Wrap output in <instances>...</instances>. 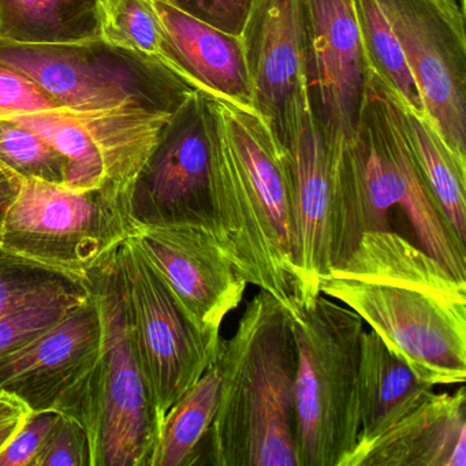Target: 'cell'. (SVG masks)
<instances>
[{"instance_id":"obj_25","label":"cell","mask_w":466,"mask_h":466,"mask_svg":"<svg viewBox=\"0 0 466 466\" xmlns=\"http://www.w3.org/2000/svg\"><path fill=\"white\" fill-rule=\"evenodd\" d=\"M97 18L106 45L154 59L187 81L149 0H97Z\"/></svg>"},{"instance_id":"obj_23","label":"cell","mask_w":466,"mask_h":466,"mask_svg":"<svg viewBox=\"0 0 466 466\" xmlns=\"http://www.w3.org/2000/svg\"><path fill=\"white\" fill-rule=\"evenodd\" d=\"M219 391L220 370L214 361L166 414L151 466L198 463V449L217 414Z\"/></svg>"},{"instance_id":"obj_17","label":"cell","mask_w":466,"mask_h":466,"mask_svg":"<svg viewBox=\"0 0 466 466\" xmlns=\"http://www.w3.org/2000/svg\"><path fill=\"white\" fill-rule=\"evenodd\" d=\"M286 155L293 193L297 267L305 309L320 294L321 282L332 268L329 149L310 106L297 116Z\"/></svg>"},{"instance_id":"obj_28","label":"cell","mask_w":466,"mask_h":466,"mask_svg":"<svg viewBox=\"0 0 466 466\" xmlns=\"http://www.w3.org/2000/svg\"><path fill=\"white\" fill-rule=\"evenodd\" d=\"M91 291H56L37 297L0 316V359L53 326Z\"/></svg>"},{"instance_id":"obj_32","label":"cell","mask_w":466,"mask_h":466,"mask_svg":"<svg viewBox=\"0 0 466 466\" xmlns=\"http://www.w3.org/2000/svg\"><path fill=\"white\" fill-rule=\"evenodd\" d=\"M181 9L209 25L239 36L252 0H174Z\"/></svg>"},{"instance_id":"obj_21","label":"cell","mask_w":466,"mask_h":466,"mask_svg":"<svg viewBox=\"0 0 466 466\" xmlns=\"http://www.w3.org/2000/svg\"><path fill=\"white\" fill-rule=\"evenodd\" d=\"M0 39L21 45L99 40L97 0H0Z\"/></svg>"},{"instance_id":"obj_18","label":"cell","mask_w":466,"mask_h":466,"mask_svg":"<svg viewBox=\"0 0 466 466\" xmlns=\"http://www.w3.org/2000/svg\"><path fill=\"white\" fill-rule=\"evenodd\" d=\"M149 4L187 83L196 91L255 113L241 37L209 25L174 0Z\"/></svg>"},{"instance_id":"obj_6","label":"cell","mask_w":466,"mask_h":466,"mask_svg":"<svg viewBox=\"0 0 466 466\" xmlns=\"http://www.w3.org/2000/svg\"><path fill=\"white\" fill-rule=\"evenodd\" d=\"M296 449L299 466H342L360 432L359 370L364 321L319 294L299 318Z\"/></svg>"},{"instance_id":"obj_31","label":"cell","mask_w":466,"mask_h":466,"mask_svg":"<svg viewBox=\"0 0 466 466\" xmlns=\"http://www.w3.org/2000/svg\"><path fill=\"white\" fill-rule=\"evenodd\" d=\"M59 413L32 411L12 441L0 451V466H35Z\"/></svg>"},{"instance_id":"obj_3","label":"cell","mask_w":466,"mask_h":466,"mask_svg":"<svg viewBox=\"0 0 466 466\" xmlns=\"http://www.w3.org/2000/svg\"><path fill=\"white\" fill-rule=\"evenodd\" d=\"M329 159L332 267L353 252L362 234L391 230L390 215L400 208L417 245L466 280V247L422 178L397 97L372 73L354 137Z\"/></svg>"},{"instance_id":"obj_7","label":"cell","mask_w":466,"mask_h":466,"mask_svg":"<svg viewBox=\"0 0 466 466\" xmlns=\"http://www.w3.org/2000/svg\"><path fill=\"white\" fill-rule=\"evenodd\" d=\"M0 64L25 73L70 113L141 110L173 116L198 92L159 62L100 39L77 45L0 39Z\"/></svg>"},{"instance_id":"obj_34","label":"cell","mask_w":466,"mask_h":466,"mask_svg":"<svg viewBox=\"0 0 466 466\" xmlns=\"http://www.w3.org/2000/svg\"><path fill=\"white\" fill-rule=\"evenodd\" d=\"M21 182L23 178L18 174L0 165V234L7 214L20 192Z\"/></svg>"},{"instance_id":"obj_5","label":"cell","mask_w":466,"mask_h":466,"mask_svg":"<svg viewBox=\"0 0 466 466\" xmlns=\"http://www.w3.org/2000/svg\"><path fill=\"white\" fill-rule=\"evenodd\" d=\"M103 324L102 353L67 416L88 432L92 466H151L160 419L138 353L116 250L88 275Z\"/></svg>"},{"instance_id":"obj_13","label":"cell","mask_w":466,"mask_h":466,"mask_svg":"<svg viewBox=\"0 0 466 466\" xmlns=\"http://www.w3.org/2000/svg\"><path fill=\"white\" fill-rule=\"evenodd\" d=\"M310 110L329 152L354 137L370 70L353 0H301Z\"/></svg>"},{"instance_id":"obj_30","label":"cell","mask_w":466,"mask_h":466,"mask_svg":"<svg viewBox=\"0 0 466 466\" xmlns=\"http://www.w3.org/2000/svg\"><path fill=\"white\" fill-rule=\"evenodd\" d=\"M35 466H92V449L86 427L59 413Z\"/></svg>"},{"instance_id":"obj_33","label":"cell","mask_w":466,"mask_h":466,"mask_svg":"<svg viewBox=\"0 0 466 466\" xmlns=\"http://www.w3.org/2000/svg\"><path fill=\"white\" fill-rule=\"evenodd\" d=\"M29 413L31 409L20 398L0 391V451L12 441Z\"/></svg>"},{"instance_id":"obj_20","label":"cell","mask_w":466,"mask_h":466,"mask_svg":"<svg viewBox=\"0 0 466 466\" xmlns=\"http://www.w3.org/2000/svg\"><path fill=\"white\" fill-rule=\"evenodd\" d=\"M432 389L417 378L375 331H364L359 370L360 432L354 450L383 435L430 398Z\"/></svg>"},{"instance_id":"obj_22","label":"cell","mask_w":466,"mask_h":466,"mask_svg":"<svg viewBox=\"0 0 466 466\" xmlns=\"http://www.w3.org/2000/svg\"><path fill=\"white\" fill-rule=\"evenodd\" d=\"M398 103L406 138L422 178L455 236L466 247V166L447 148L427 116H417L400 100Z\"/></svg>"},{"instance_id":"obj_11","label":"cell","mask_w":466,"mask_h":466,"mask_svg":"<svg viewBox=\"0 0 466 466\" xmlns=\"http://www.w3.org/2000/svg\"><path fill=\"white\" fill-rule=\"evenodd\" d=\"M419 86L425 116L466 166L465 10L457 0H378Z\"/></svg>"},{"instance_id":"obj_26","label":"cell","mask_w":466,"mask_h":466,"mask_svg":"<svg viewBox=\"0 0 466 466\" xmlns=\"http://www.w3.org/2000/svg\"><path fill=\"white\" fill-rule=\"evenodd\" d=\"M56 291H91V285L0 247V316Z\"/></svg>"},{"instance_id":"obj_14","label":"cell","mask_w":466,"mask_h":466,"mask_svg":"<svg viewBox=\"0 0 466 466\" xmlns=\"http://www.w3.org/2000/svg\"><path fill=\"white\" fill-rule=\"evenodd\" d=\"M103 324L94 294L0 359V391L32 411L66 413L102 353Z\"/></svg>"},{"instance_id":"obj_29","label":"cell","mask_w":466,"mask_h":466,"mask_svg":"<svg viewBox=\"0 0 466 466\" xmlns=\"http://www.w3.org/2000/svg\"><path fill=\"white\" fill-rule=\"evenodd\" d=\"M51 111L66 110L25 73L0 64V119Z\"/></svg>"},{"instance_id":"obj_16","label":"cell","mask_w":466,"mask_h":466,"mask_svg":"<svg viewBox=\"0 0 466 466\" xmlns=\"http://www.w3.org/2000/svg\"><path fill=\"white\" fill-rule=\"evenodd\" d=\"M132 238L196 329L219 346L223 320L241 304L248 282L214 237L193 228L136 226Z\"/></svg>"},{"instance_id":"obj_12","label":"cell","mask_w":466,"mask_h":466,"mask_svg":"<svg viewBox=\"0 0 466 466\" xmlns=\"http://www.w3.org/2000/svg\"><path fill=\"white\" fill-rule=\"evenodd\" d=\"M171 116L141 110L28 114L10 121L34 130L67 160L70 189L113 184L130 192Z\"/></svg>"},{"instance_id":"obj_24","label":"cell","mask_w":466,"mask_h":466,"mask_svg":"<svg viewBox=\"0 0 466 466\" xmlns=\"http://www.w3.org/2000/svg\"><path fill=\"white\" fill-rule=\"evenodd\" d=\"M353 9L370 73L406 108L427 116L419 86L378 0H353Z\"/></svg>"},{"instance_id":"obj_19","label":"cell","mask_w":466,"mask_h":466,"mask_svg":"<svg viewBox=\"0 0 466 466\" xmlns=\"http://www.w3.org/2000/svg\"><path fill=\"white\" fill-rule=\"evenodd\" d=\"M466 392H435L342 466H465Z\"/></svg>"},{"instance_id":"obj_10","label":"cell","mask_w":466,"mask_h":466,"mask_svg":"<svg viewBox=\"0 0 466 466\" xmlns=\"http://www.w3.org/2000/svg\"><path fill=\"white\" fill-rule=\"evenodd\" d=\"M209 124L203 92H195L168 119L130 187L136 226L193 228L214 237Z\"/></svg>"},{"instance_id":"obj_15","label":"cell","mask_w":466,"mask_h":466,"mask_svg":"<svg viewBox=\"0 0 466 466\" xmlns=\"http://www.w3.org/2000/svg\"><path fill=\"white\" fill-rule=\"evenodd\" d=\"M239 37L255 113L286 149L297 116L310 106L301 0H252Z\"/></svg>"},{"instance_id":"obj_1","label":"cell","mask_w":466,"mask_h":466,"mask_svg":"<svg viewBox=\"0 0 466 466\" xmlns=\"http://www.w3.org/2000/svg\"><path fill=\"white\" fill-rule=\"evenodd\" d=\"M320 294L356 312L425 383H465L466 280L406 237L362 234Z\"/></svg>"},{"instance_id":"obj_9","label":"cell","mask_w":466,"mask_h":466,"mask_svg":"<svg viewBox=\"0 0 466 466\" xmlns=\"http://www.w3.org/2000/svg\"><path fill=\"white\" fill-rule=\"evenodd\" d=\"M116 261L138 353L162 424L174 403L215 361L219 346L196 329L132 237L116 249Z\"/></svg>"},{"instance_id":"obj_8","label":"cell","mask_w":466,"mask_h":466,"mask_svg":"<svg viewBox=\"0 0 466 466\" xmlns=\"http://www.w3.org/2000/svg\"><path fill=\"white\" fill-rule=\"evenodd\" d=\"M135 228L129 192L116 185L70 189L23 178L5 220L0 247L88 280L89 272L102 266Z\"/></svg>"},{"instance_id":"obj_2","label":"cell","mask_w":466,"mask_h":466,"mask_svg":"<svg viewBox=\"0 0 466 466\" xmlns=\"http://www.w3.org/2000/svg\"><path fill=\"white\" fill-rule=\"evenodd\" d=\"M214 238L248 283L304 310L286 149L253 111L208 96Z\"/></svg>"},{"instance_id":"obj_4","label":"cell","mask_w":466,"mask_h":466,"mask_svg":"<svg viewBox=\"0 0 466 466\" xmlns=\"http://www.w3.org/2000/svg\"><path fill=\"white\" fill-rule=\"evenodd\" d=\"M217 414L208 433L217 466H299L296 449L297 357L293 318L260 290L236 332L220 338Z\"/></svg>"},{"instance_id":"obj_27","label":"cell","mask_w":466,"mask_h":466,"mask_svg":"<svg viewBox=\"0 0 466 466\" xmlns=\"http://www.w3.org/2000/svg\"><path fill=\"white\" fill-rule=\"evenodd\" d=\"M0 165L21 178L65 185L67 160L47 140L10 119H0Z\"/></svg>"}]
</instances>
